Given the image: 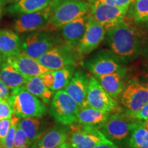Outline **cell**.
<instances>
[{
	"instance_id": "cell-44",
	"label": "cell",
	"mask_w": 148,
	"mask_h": 148,
	"mask_svg": "<svg viewBox=\"0 0 148 148\" xmlns=\"http://www.w3.org/2000/svg\"><path fill=\"white\" fill-rule=\"evenodd\" d=\"M3 60V56H1V53H0V64H1V62H2V60Z\"/></svg>"
},
{
	"instance_id": "cell-25",
	"label": "cell",
	"mask_w": 148,
	"mask_h": 148,
	"mask_svg": "<svg viewBox=\"0 0 148 148\" xmlns=\"http://www.w3.org/2000/svg\"><path fill=\"white\" fill-rule=\"evenodd\" d=\"M24 87L30 93L39 98L45 104L50 102L54 94L52 90L43 84L39 75L31 77L24 85Z\"/></svg>"
},
{
	"instance_id": "cell-8",
	"label": "cell",
	"mask_w": 148,
	"mask_h": 148,
	"mask_svg": "<svg viewBox=\"0 0 148 148\" xmlns=\"http://www.w3.org/2000/svg\"><path fill=\"white\" fill-rule=\"evenodd\" d=\"M119 99L125 114L136 112L148 103V83L131 79L125 84Z\"/></svg>"
},
{
	"instance_id": "cell-11",
	"label": "cell",
	"mask_w": 148,
	"mask_h": 148,
	"mask_svg": "<svg viewBox=\"0 0 148 148\" xmlns=\"http://www.w3.org/2000/svg\"><path fill=\"white\" fill-rule=\"evenodd\" d=\"M127 9L95 1L90 4L88 14L100 24L106 32L125 18L127 13Z\"/></svg>"
},
{
	"instance_id": "cell-41",
	"label": "cell",
	"mask_w": 148,
	"mask_h": 148,
	"mask_svg": "<svg viewBox=\"0 0 148 148\" xmlns=\"http://www.w3.org/2000/svg\"><path fill=\"white\" fill-rule=\"evenodd\" d=\"M4 5L5 3H0V19L2 17L3 12H4Z\"/></svg>"
},
{
	"instance_id": "cell-39",
	"label": "cell",
	"mask_w": 148,
	"mask_h": 148,
	"mask_svg": "<svg viewBox=\"0 0 148 148\" xmlns=\"http://www.w3.org/2000/svg\"><path fill=\"white\" fill-rule=\"evenodd\" d=\"M92 148H119L117 145H116L115 144L113 143H101L99 144V145L95 146V147Z\"/></svg>"
},
{
	"instance_id": "cell-32",
	"label": "cell",
	"mask_w": 148,
	"mask_h": 148,
	"mask_svg": "<svg viewBox=\"0 0 148 148\" xmlns=\"http://www.w3.org/2000/svg\"><path fill=\"white\" fill-rule=\"evenodd\" d=\"M13 115V111L8 101L0 99V120L10 119Z\"/></svg>"
},
{
	"instance_id": "cell-43",
	"label": "cell",
	"mask_w": 148,
	"mask_h": 148,
	"mask_svg": "<svg viewBox=\"0 0 148 148\" xmlns=\"http://www.w3.org/2000/svg\"><path fill=\"white\" fill-rule=\"evenodd\" d=\"M8 0H0V3H6L7 2H8Z\"/></svg>"
},
{
	"instance_id": "cell-2",
	"label": "cell",
	"mask_w": 148,
	"mask_h": 148,
	"mask_svg": "<svg viewBox=\"0 0 148 148\" xmlns=\"http://www.w3.org/2000/svg\"><path fill=\"white\" fill-rule=\"evenodd\" d=\"M7 101L10 103L14 115L19 119L43 117L47 114V108L45 103L27 91L24 86L11 89Z\"/></svg>"
},
{
	"instance_id": "cell-37",
	"label": "cell",
	"mask_w": 148,
	"mask_h": 148,
	"mask_svg": "<svg viewBox=\"0 0 148 148\" xmlns=\"http://www.w3.org/2000/svg\"><path fill=\"white\" fill-rule=\"evenodd\" d=\"M41 78L43 84L47 86V88H50L52 86L54 77H53V70H49L45 73H42L39 75Z\"/></svg>"
},
{
	"instance_id": "cell-26",
	"label": "cell",
	"mask_w": 148,
	"mask_h": 148,
	"mask_svg": "<svg viewBox=\"0 0 148 148\" xmlns=\"http://www.w3.org/2000/svg\"><path fill=\"white\" fill-rule=\"evenodd\" d=\"M127 148H148V130L138 121L132 129Z\"/></svg>"
},
{
	"instance_id": "cell-3",
	"label": "cell",
	"mask_w": 148,
	"mask_h": 148,
	"mask_svg": "<svg viewBox=\"0 0 148 148\" xmlns=\"http://www.w3.org/2000/svg\"><path fill=\"white\" fill-rule=\"evenodd\" d=\"M138 121L125 112H115L110 114L100 130L108 140L119 148H125L132 129Z\"/></svg>"
},
{
	"instance_id": "cell-5",
	"label": "cell",
	"mask_w": 148,
	"mask_h": 148,
	"mask_svg": "<svg viewBox=\"0 0 148 148\" xmlns=\"http://www.w3.org/2000/svg\"><path fill=\"white\" fill-rule=\"evenodd\" d=\"M39 63L49 70H58L68 66H76L82 62V57L76 49L64 42L55 45L36 58Z\"/></svg>"
},
{
	"instance_id": "cell-13",
	"label": "cell",
	"mask_w": 148,
	"mask_h": 148,
	"mask_svg": "<svg viewBox=\"0 0 148 148\" xmlns=\"http://www.w3.org/2000/svg\"><path fill=\"white\" fill-rule=\"evenodd\" d=\"M105 35V29L88 14L84 35L75 48L77 52L82 57L89 54L104 40Z\"/></svg>"
},
{
	"instance_id": "cell-22",
	"label": "cell",
	"mask_w": 148,
	"mask_h": 148,
	"mask_svg": "<svg viewBox=\"0 0 148 148\" xmlns=\"http://www.w3.org/2000/svg\"><path fill=\"white\" fill-rule=\"evenodd\" d=\"M31 77L21 73L5 61L0 66V81L10 88L23 86Z\"/></svg>"
},
{
	"instance_id": "cell-29",
	"label": "cell",
	"mask_w": 148,
	"mask_h": 148,
	"mask_svg": "<svg viewBox=\"0 0 148 148\" xmlns=\"http://www.w3.org/2000/svg\"><path fill=\"white\" fill-rule=\"evenodd\" d=\"M18 121H19V118L17 116L13 115L11 117L10 126L5 136L3 148H14V136H15L16 129Z\"/></svg>"
},
{
	"instance_id": "cell-15",
	"label": "cell",
	"mask_w": 148,
	"mask_h": 148,
	"mask_svg": "<svg viewBox=\"0 0 148 148\" xmlns=\"http://www.w3.org/2000/svg\"><path fill=\"white\" fill-rule=\"evenodd\" d=\"M71 130L67 125L57 123L48 128L32 143L30 148H55L69 140Z\"/></svg>"
},
{
	"instance_id": "cell-14",
	"label": "cell",
	"mask_w": 148,
	"mask_h": 148,
	"mask_svg": "<svg viewBox=\"0 0 148 148\" xmlns=\"http://www.w3.org/2000/svg\"><path fill=\"white\" fill-rule=\"evenodd\" d=\"M86 103V106L110 113L117 107L116 101L103 89L95 77L92 75L88 79Z\"/></svg>"
},
{
	"instance_id": "cell-21",
	"label": "cell",
	"mask_w": 148,
	"mask_h": 148,
	"mask_svg": "<svg viewBox=\"0 0 148 148\" xmlns=\"http://www.w3.org/2000/svg\"><path fill=\"white\" fill-rule=\"evenodd\" d=\"M48 124L49 121L42 117L21 118L18 122V125L32 143L47 130Z\"/></svg>"
},
{
	"instance_id": "cell-23",
	"label": "cell",
	"mask_w": 148,
	"mask_h": 148,
	"mask_svg": "<svg viewBox=\"0 0 148 148\" xmlns=\"http://www.w3.org/2000/svg\"><path fill=\"white\" fill-rule=\"evenodd\" d=\"M21 39L16 33L10 29L0 30V53L3 59L21 52Z\"/></svg>"
},
{
	"instance_id": "cell-27",
	"label": "cell",
	"mask_w": 148,
	"mask_h": 148,
	"mask_svg": "<svg viewBox=\"0 0 148 148\" xmlns=\"http://www.w3.org/2000/svg\"><path fill=\"white\" fill-rule=\"evenodd\" d=\"M127 13L128 17L135 23L148 22V0H132Z\"/></svg>"
},
{
	"instance_id": "cell-19",
	"label": "cell",
	"mask_w": 148,
	"mask_h": 148,
	"mask_svg": "<svg viewBox=\"0 0 148 148\" xmlns=\"http://www.w3.org/2000/svg\"><path fill=\"white\" fill-rule=\"evenodd\" d=\"M88 13L79 16L60 27L63 42L72 48L77 47L82 39L86 29Z\"/></svg>"
},
{
	"instance_id": "cell-24",
	"label": "cell",
	"mask_w": 148,
	"mask_h": 148,
	"mask_svg": "<svg viewBox=\"0 0 148 148\" xmlns=\"http://www.w3.org/2000/svg\"><path fill=\"white\" fill-rule=\"evenodd\" d=\"M55 0H16L7 8L6 10L11 14H21L36 12L46 8Z\"/></svg>"
},
{
	"instance_id": "cell-28",
	"label": "cell",
	"mask_w": 148,
	"mask_h": 148,
	"mask_svg": "<svg viewBox=\"0 0 148 148\" xmlns=\"http://www.w3.org/2000/svg\"><path fill=\"white\" fill-rule=\"evenodd\" d=\"M75 70V66H68L63 69L54 70L53 71L54 80L52 86L49 88V89L54 92L64 88L73 76Z\"/></svg>"
},
{
	"instance_id": "cell-40",
	"label": "cell",
	"mask_w": 148,
	"mask_h": 148,
	"mask_svg": "<svg viewBox=\"0 0 148 148\" xmlns=\"http://www.w3.org/2000/svg\"><path fill=\"white\" fill-rule=\"evenodd\" d=\"M55 148H71V147H70V144H69V140H67V141L64 142V143H62L60 145L57 146V147H56Z\"/></svg>"
},
{
	"instance_id": "cell-33",
	"label": "cell",
	"mask_w": 148,
	"mask_h": 148,
	"mask_svg": "<svg viewBox=\"0 0 148 148\" xmlns=\"http://www.w3.org/2000/svg\"><path fill=\"white\" fill-rule=\"evenodd\" d=\"M135 79L141 82L148 83V58H144L140 70L136 73Z\"/></svg>"
},
{
	"instance_id": "cell-9",
	"label": "cell",
	"mask_w": 148,
	"mask_h": 148,
	"mask_svg": "<svg viewBox=\"0 0 148 148\" xmlns=\"http://www.w3.org/2000/svg\"><path fill=\"white\" fill-rule=\"evenodd\" d=\"M70 130L69 142L71 148H92L99 144L112 143L98 127L73 123L70 125Z\"/></svg>"
},
{
	"instance_id": "cell-45",
	"label": "cell",
	"mask_w": 148,
	"mask_h": 148,
	"mask_svg": "<svg viewBox=\"0 0 148 148\" xmlns=\"http://www.w3.org/2000/svg\"><path fill=\"white\" fill-rule=\"evenodd\" d=\"M15 1H16V0H15Z\"/></svg>"
},
{
	"instance_id": "cell-20",
	"label": "cell",
	"mask_w": 148,
	"mask_h": 148,
	"mask_svg": "<svg viewBox=\"0 0 148 148\" xmlns=\"http://www.w3.org/2000/svg\"><path fill=\"white\" fill-rule=\"evenodd\" d=\"M110 112L86 106L79 109L76 121L77 124L90 125L100 129L110 116Z\"/></svg>"
},
{
	"instance_id": "cell-36",
	"label": "cell",
	"mask_w": 148,
	"mask_h": 148,
	"mask_svg": "<svg viewBox=\"0 0 148 148\" xmlns=\"http://www.w3.org/2000/svg\"><path fill=\"white\" fill-rule=\"evenodd\" d=\"M97 1L119 8H128L132 0H98Z\"/></svg>"
},
{
	"instance_id": "cell-17",
	"label": "cell",
	"mask_w": 148,
	"mask_h": 148,
	"mask_svg": "<svg viewBox=\"0 0 148 148\" xmlns=\"http://www.w3.org/2000/svg\"><path fill=\"white\" fill-rule=\"evenodd\" d=\"M5 60L18 71L29 77L38 76L49 71L41 65L36 59L31 58L22 52L10 56Z\"/></svg>"
},
{
	"instance_id": "cell-12",
	"label": "cell",
	"mask_w": 148,
	"mask_h": 148,
	"mask_svg": "<svg viewBox=\"0 0 148 148\" xmlns=\"http://www.w3.org/2000/svg\"><path fill=\"white\" fill-rule=\"evenodd\" d=\"M81 64L95 76L114 73L125 66L108 50L99 51Z\"/></svg>"
},
{
	"instance_id": "cell-34",
	"label": "cell",
	"mask_w": 148,
	"mask_h": 148,
	"mask_svg": "<svg viewBox=\"0 0 148 148\" xmlns=\"http://www.w3.org/2000/svg\"><path fill=\"white\" fill-rule=\"evenodd\" d=\"M11 118L0 120V148H3L5 136L10 126Z\"/></svg>"
},
{
	"instance_id": "cell-38",
	"label": "cell",
	"mask_w": 148,
	"mask_h": 148,
	"mask_svg": "<svg viewBox=\"0 0 148 148\" xmlns=\"http://www.w3.org/2000/svg\"><path fill=\"white\" fill-rule=\"evenodd\" d=\"M10 94V90L8 86L0 81V99L7 100Z\"/></svg>"
},
{
	"instance_id": "cell-7",
	"label": "cell",
	"mask_w": 148,
	"mask_h": 148,
	"mask_svg": "<svg viewBox=\"0 0 148 148\" xmlns=\"http://www.w3.org/2000/svg\"><path fill=\"white\" fill-rule=\"evenodd\" d=\"M79 110L78 105L64 90L53 94L49 114L57 123L70 126L76 121Z\"/></svg>"
},
{
	"instance_id": "cell-16",
	"label": "cell",
	"mask_w": 148,
	"mask_h": 148,
	"mask_svg": "<svg viewBox=\"0 0 148 148\" xmlns=\"http://www.w3.org/2000/svg\"><path fill=\"white\" fill-rule=\"evenodd\" d=\"M88 75L82 69L75 70L64 90L78 105L79 109L86 106V98L88 91Z\"/></svg>"
},
{
	"instance_id": "cell-4",
	"label": "cell",
	"mask_w": 148,
	"mask_h": 148,
	"mask_svg": "<svg viewBox=\"0 0 148 148\" xmlns=\"http://www.w3.org/2000/svg\"><path fill=\"white\" fill-rule=\"evenodd\" d=\"M90 3L85 0H55L48 26L60 28L64 24L88 14Z\"/></svg>"
},
{
	"instance_id": "cell-30",
	"label": "cell",
	"mask_w": 148,
	"mask_h": 148,
	"mask_svg": "<svg viewBox=\"0 0 148 148\" xmlns=\"http://www.w3.org/2000/svg\"><path fill=\"white\" fill-rule=\"evenodd\" d=\"M31 145L32 143L27 135L20 128L17 123L14 140V148H29Z\"/></svg>"
},
{
	"instance_id": "cell-1",
	"label": "cell",
	"mask_w": 148,
	"mask_h": 148,
	"mask_svg": "<svg viewBox=\"0 0 148 148\" xmlns=\"http://www.w3.org/2000/svg\"><path fill=\"white\" fill-rule=\"evenodd\" d=\"M109 51L123 64L141 56L142 33L140 23L125 18L106 32Z\"/></svg>"
},
{
	"instance_id": "cell-31",
	"label": "cell",
	"mask_w": 148,
	"mask_h": 148,
	"mask_svg": "<svg viewBox=\"0 0 148 148\" xmlns=\"http://www.w3.org/2000/svg\"><path fill=\"white\" fill-rule=\"evenodd\" d=\"M142 33L141 56L143 58H148V22L140 23Z\"/></svg>"
},
{
	"instance_id": "cell-10",
	"label": "cell",
	"mask_w": 148,
	"mask_h": 148,
	"mask_svg": "<svg viewBox=\"0 0 148 148\" xmlns=\"http://www.w3.org/2000/svg\"><path fill=\"white\" fill-rule=\"evenodd\" d=\"M52 7L53 2L42 10L19 14L14 20L13 25L14 31L22 34L40 30L47 27Z\"/></svg>"
},
{
	"instance_id": "cell-6",
	"label": "cell",
	"mask_w": 148,
	"mask_h": 148,
	"mask_svg": "<svg viewBox=\"0 0 148 148\" xmlns=\"http://www.w3.org/2000/svg\"><path fill=\"white\" fill-rule=\"evenodd\" d=\"M63 40L58 34L47 29L34 31L21 40V52L33 58H38Z\"/></svg>"
},
{
	"instance_id": "cell-35",
	"label": "cell",
	"mask_w": 148,
	"mask_h": 148,
	"mask_svg": "<svg viewBox=\"0 0 148 148\" xmlns=\"http://www.w3.org/2000/svg\"><path fill=\"white\" fill-rule=\"evenodd\" d=\"M137 121H147L148 120V103L140 108L136 112L128 115Z\"/></svg>"
},
{
	"instance_id": "cell-18",
	"label": "cell",
	"mask_w": 148,
	"mask_h": 148,
	"mask_svg": "<svg viewBox=\"0 0 148 148\" xmlns=\"http://www.w3.org/2000/svg\"><path fill=\"white\" fill-rule=\"evenodd\" d=\"M127 74V69L124 66L114 73L94 76L103 89L116 101L119 99L124 88Z\"/></svg>"
},
{
	"instance_id": "cell-42",
	"label": "cell",
	"mask_w": 148,
	"mask_h": 148,
	"mask_svg": "<svg viewBox=\"0 0 148 148\" xmlns=\"http://www.w3.org/2000/svg\"><path fill=\"white\" fill-rule=\"evenodd\" d=\"M98 1V0H88V2L90 4V3H92L95 2V1Z\"/></svg>"
}]
</instances>
